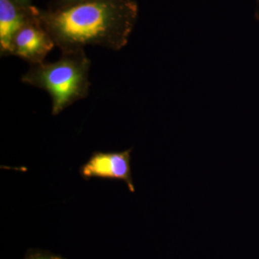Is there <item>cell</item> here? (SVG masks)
Segmentation results:
<instances>
[{"label": "cell", "mask_w": 259, "mask_h": 259, "mask_svg": "<svg viewBox=\"0 0 259 259\" xmlns=\"http://www.w3.org/2000/svg\"><path fill=\"white\" fill-rule=\"evenodd\" d=\"M139 14L135 0H91L64 8L39 9V18L61 53L88 46L125 47Z\"/></svg>", "instance_id": "obj_1"}, {"label": "cell", "mask_w": 259, "mask_h": 259, "mask_svg": "<svg viewBox=\"0 0 259 259\" xmlns=\"http://www.w3.org/2000/svg\"><path fill=\"white\" fill-rule=\"evenodd\" d=\"M90 66L83 49L61 53L54 62L30 65L21 81L47 92L52 100V115H57L88 96Z\"/></svg>", "instance_id": "obj_2"}, {"label": "cell", "mask_w": 259, "mask_h": 259, "mask_svg": "<svg viewBox=\"0 0 259 259\" xmlns=\"http://www.w3.org/2000/svg\"><path fill=\"white\" fill-rule=\"evenodd\" d=\"M54 47L55 42L42 25L36 8L32 18L13 38L10 56L20 58L30 65L40 64Z\"/></svg>", "instance_id": "obj_3"}, {"label": "cell", "mask_w": 259, "mask_h": 259, "mask_svg": "<svg viewBox=\"0 0 259 259\" xmlns=\"http://www.w3.org/2000/svg\"><path fill=\"white\" fill-rule=\"evenodd\" d=\"M132 151V148L117 152L95 151L80 168V175L85 180L99 178L121 181L125 182L130 192L134 193L136 188L131 169Z\"/></svg>", "instance_id": "obj_4"}, {"label": "cell", "mask_w": 259, "mask_h": 259, "mask_svg": "<svg viewBox=\"0 0 259 259\" xmlns=\"http://www.w3.org/2000/svg\"><path fill=\"white\" fill-rule=\"evenodd\" d=\"M36 8H23L13 0H0V53L10 56L12 41L32 18Z\"/></svg>", "instance_id": "obj_5"}, {"label": "cell", "mask_w": 259, "mask_h": 259, "mask_svg": "<svg viewBox=\"0 0 259 259\" xmlns=\"http://www.w3.org/2000/svg\"><path fill=\"white\" fill-rule=\"evenodd\" d=\"M23 259H67L48 250L29 249Z\"/></svg>", "instance_id": "obj_6"}, {"label": "cell", "mask_w": 259, "mask_h": 259, "mask_svg": "<svg viewBox=\"0 0 259 259\" xmlns=\"http://www.w3.org/2000/svg\"><path fill=\"white\" fill-rule=\"evenodd\" d=\"M87 1H91V0H53L52 2H51L48 8L55 9V8H64V7L69 6V5Z\"/></svg>", "instance_id": "obj_7"}, {"label": "cell", "mask_w": 259, "mask_h": 259, "mask_svg": "<svg viewBox=\"0 0 259 259\" xmlns=\"http://www.w3.org/2000/svg\"><path fill=\"white\" fill-rule=\"evenodd\" d=\"M13 1L18 5H20V6L25 8H29L30 7L33 6L32 5V0H13Z\"/></svg>", "instance_id": "obj_8"}, {"label": "cell", "mask_w": 259, "mask_h": 259, "mask_svg": "<svg viewBox=\"0 0 259 259\" xmlns=\"http://www.w3.org/2000/svg\"><path fill=\"white\" fill-rule=\"evenodd\" d=\"M256 1H257V5H259V0H256Z\"/></svg>", "instance_id": "obj_9"}]
</instances>
